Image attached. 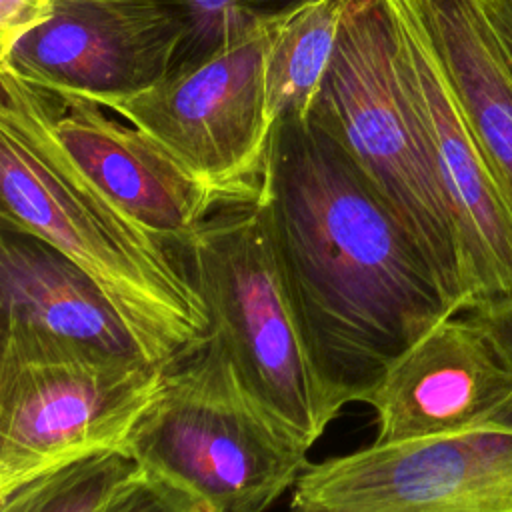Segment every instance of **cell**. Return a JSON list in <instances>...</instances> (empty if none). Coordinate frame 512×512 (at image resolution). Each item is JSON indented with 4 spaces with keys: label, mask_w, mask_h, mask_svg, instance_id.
<instances>
[{
    "label": "cell",
    "mask_w": 512,
    "mask_h": 512,
    "mask_svg": "<svg viewBox=\"0 0 512 512\" xmlns=\"http://www.w3.org/2000/svg\"><path fill=\"white\" fill-rule=\"evenodd\" d=\"M182 16L188 38L180 66L192 64L244 30L294 12L312 0H168ZM178 66V68H180Z\"/></svg>",
    "instance_id": "e0dca14e"
},
{
    "label": "cell",
    "mask_w": 512,
    "mask_h": 512,
    "mask_svg": "<svg viewBox=\"0 0 512 512\" xmlns=\"http://www.w3.org/2000/svg\"><path fill=\"white\" fill-rule=\"evenodd\" d=\"M2 222L60 250L104 292L144 356L172 368L210 338V318L172 246L74 176L28 128L0 112Z\"/></svg>",
    "instance_id": "7a4b0ae2"
},
{
    "label": "cell",
    "mask_w": 512,
    "mask_h": 512,
    "mask_svg": "<svg viewBox=\"0 0 512 512\" xmlns=\"http://www.w3.org/2000/svg\"><path fill=\"white\" fill-rule=\"evenodd\" d=\"M512 212V68L480 0H410Z\"/></svg>",
    "instance_id": "5bb4252c"
},
{
    "label": "cell",
    "mask_w": 512,
    "mask_h": 512,
    "mask_svg": "<svg viewBox=\"0 0 512 512\" xmlns=\"http://www.w3.org/2000/svg\"><path fill=\"white\" fill-rule=\"evenodd\" d=\"M488 336L502 362L512 372V300L464 310Z\"/></svg>",
    "instance_id": "ffe728a7"
},
{
    "label": "cell",
    "mask_w": 512,
    "mask_h": 512,
    "mask_svg": "<svg viewBox=\"0 0 512 512\" xmlns=\"http://www.w3.org/2000/svg\"><path fill=\"white\" fill-rule=\"evenodd\" d=\"M310 116L368 176L462 312L458 238L428 134L398 68L388 0L348 2Z\"/></svg>",
    "instance_id": "3957f363"
},
{
    "label": "cell",
    "mask_w": 512,
    "mask_h": 512,
    "mask_svg": "<svg viewBox=\"0 0 512 512\" xmlns=\"http://www.w3.org/2000/svg\"><path fill=\"white\" fill-rule=\"evenodd\" d=\"M0 308V360H148L94 280L46 240L4 222Z\"/></svg>",
    "instance_id": "7c38bea8"
},
{
    "label": "cell",
    "mask_w": 512,
    "mask_h": 512,
    "mask_svg": "<svg viewBox=\"0 0 512 512\" xmlns=\"http://www.w3.org/2000/svg\"><path fill=\"white\" fill-rule=\"evenodd\" d=\"M0 82V112L28 128L102 200L170 246L184 250L220 208L160 144L108 108L12 72H0Z\"/></svg>",
    "instance_id": "52a82bcc"
},
{
    "label": "cell",
    "mask_w": 512,
    "mask_h": 512,
    "mask_svg": "<svg viewBox=\"0 0 512 512\" xmlns=\"http://www.w3.org/2000/svg\"><path fill=\"white\" fill-rule=\"evenodd\" d=\"M210 336L276 422L310 448L334 420L284 298L256 202L220 206L184 248Z\"/></svg>",
    "instance_id": "5b68a950"
},
{
    "label": "cell",
    "mask_w": 512,
    "mask_h": 512,
    "mask_svg": "<svg viewBox=\"0 0 512 512\" xmlns=\"http://www.w3.org/2000/svg\"><path fill=\"white\" fill-rule=\"evenodd\" d=\"M376 444L458 434L512 416V372L484 330L456 312L420 336L364 400Z\"/></svg>",
    "instance_id": "4fadbf2b"
},
{
    "label": "cell",
    "mask_w": 512,
    "mask_h": 512,
    "mask_svg": "<svg viewBox=\"0 0 512 512\" xmlns=\"http://www.w3.org/2000/svg\"><path fill=\"white\" fill-rule=\"evenodd\" d=\"M256 204L332 418L458 312L392 208L312 116L276 122Z\"/></svg>",
    "instance_id": "6da1fadb"
},
{
    "label": "cell",
    "mask_w": 512,
    "mask_h": 512,
    "mask_svg": "<svg viewBox=\"0 0 512 512\" xmlns=\"http://www.w3.org/2000/svg\"><path fill=\"white\" fill-rule=\"evenodd\" d=\"M102 512H202L162 478L138 468L104 504Z\"/></svg>",
    "instance_id": "ac0fdd59"
},
{
    "label": "cell",
    "mask_w": 512,
    "mask_h": 512,
    "mask_svg": "<svg viewBox=\"0 0 512 512\" xmlns=\"http://www.w3.org/2000/svg\"><path fill=\"white\" fill-rule=\"evenodd\" d=\"M480 4L512 68V0H480Z\"/></svg>",
    "instance_id": "44dd1931"
},
{
    "label": "cell",
    "mask_w": 512,
    "mask_h": 512,
    "mask_svg": "<svg viewBox=\"0 0 512 512\" xmlns=\"http://www.w3.org/2000/svg\"><path fill=\"white\" fill-rule=\"evenodd\" d=\"M350 0H312L290 14L268 56V102L274 122L310 118L322 90Z\"/></svg>",
    "instance_id": "9a60e30c"
},
{
    "label": "cell",
    "mask_w": 512,
    "mask_h": 512,
    "mask_svg": "<svg viewBox=\"0 0 512 512\" xmlns=\"http://www.w3.org/2000/svg\"><path fill=\"white\" fill-rule=\"evenodd\" d=\"M58 0H0V64L30 32L44 26Z\"/></svg>",
    "instance_id": "d6986e66"
},
{
    "label": "cell",
    "mask_w": 512,
    "mask_h": 512,
    "mask_svg": "<svg viewBox=\"0 0 512 512\" xmlns=\"http://www.w3.org/2000/svg\"><path fill=\"white\" fill-rule=\"evenodd\" d=\"M166 368L0 360V498L58 466L124 450Z\"/></svg>",
    "instance_id": "ba28073f"
},
{
    "label": "cell",
    "mask_w": 512,
    "mask_h": 512,
    "mask_svg": "<svg viewBox=\"0 0 512 512\" xmlns=\"http://www.w3.org/2000/svg\"><path fill=\"white\" fill-rule=\"evenodd\" d=\"M404 86L428 134L450 206L464 310L512 300V212L476 144L410 0H388Z\"/></svg>",
    "instance_id": "8fae6325"
},
{
    "label": "cell",
    "mask_w": 512,
    "mask_h": 512,
    "mask_svg": "<svg viewBox=\"0 0 512 512\" xmlns=\"http://www.w3.org/2000/svg\"><path fill=\"white\" fill-rule=\"evenodd\" d=\"M290 14L260 22L156 86L102 106L160 144L218 206L256 202L276 128L268 56Z\"/></svg>",
    "instance_id": "8992f818"
},
{
    "label": "cell",
    "mask_w": 512,
    "mask_h": 512,
    "mask_svg": "<svg viewBox=\"0 0 512 512\" xmlns=\"http://www.w3.org/2000/svg\"><path fill=\"white\" fill-rule=\"evenodd\" d=\"M290 512H512V416L308 464Z\"/></svg>",
    "instance_id": "9c48e42d"
},
{
    "label": "cell",
    "mask_w": 512,
    "mask_h": 512,
    "mask_svg": "<svg viewBox=\"0 0 512 512\" xmlns=\"http://www.w3.org/2000/svg\"><path fill=\"white\" fill-rule=\"evenodd\" d=\"M188 30L168 0H58L0 72L96 104L140 94L182 60Z\"/></svg>",
    "instance_id": "30bf717a"
},
{
    "label": "cell",
    "mask_w": 512,
    "mask_h": 512,
    "mask_svg": "<svg viewBox=\"0 0 512 512\" xmlns=\"http://www.w3.org/2000/svg\"><path fill=\"white\" fill-rule=\"evenodd\" d=\"M124 450L202 512H266L310 464V446L252 400L212 336L166 370Z\"/></svg>",
    "instance_id": "277c9868"
},
{
    "label": "cell",
    "mask_w": 512,
    "mask_h": 512,
    "mask_svg": "<svg viewBox=\"0 0 512 512\" xmlns=\"http://www.w3.org/2000/svg\"><path fill=\"white\" fill-rule=\"evenodd\" d=\"M138 468L126 450L94 452L24 482L0 498V512H102Z\"/></svg>",
    "instance_id": "2e32d148"
}]
</instances>
